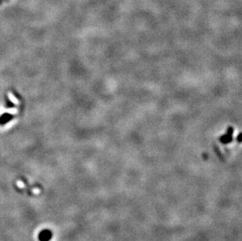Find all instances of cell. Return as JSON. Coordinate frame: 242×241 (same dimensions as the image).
Returning a JSON list of instances; mask_svg holds the SVG:
<instances>
[{"mask_svg": "<svg viewBox=\"0 0 242 241\" xmlns=\"http://www.w3.org/2000/svg\"><path fill=\"white\" fill-rule=\"evenodd\" d=\"M17 186V187L20 188V189H23V188H24V182H22L21 180H18V181H17L16 182Z\"/></svg>", "mask_w": 242, "mask_h": 241, "instance_id": "6da1fadb", "label": "cell"}, {"mask_svg": "<svg viewBox=\"0 0 242 241\" xmlns=\"http://www.w3.org/2000/svg\"><path fill=\"white\" fill-rule=\"evenodd\" d=\"M32 191V193H33L34 194H35V195H38V194L40 193V192H41L38 188H33Z\"/></svg>", "mask_w": 242, "mask_h": 241, "instance_id": "7a4b0ae2", "label": "cell"}]
</instances>
